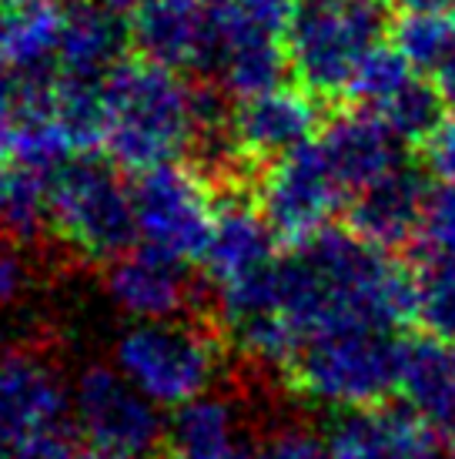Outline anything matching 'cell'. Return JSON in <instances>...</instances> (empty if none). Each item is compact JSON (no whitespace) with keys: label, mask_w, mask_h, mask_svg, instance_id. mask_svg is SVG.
I'll list each match as a JSON object with an SVG mask.
<instances>
[{"label":"cell","mask_w":455,"mask_h":459,"mask_svg":"<svg viewBox=\"0 0 455 459\" xmlns=\"http://www.w3.org/2000/svg\"><path fill=\"white\" fill-rule=\"evenodd\" d=\"M204 74L231 98H258L285 84L291 74L288 48L275 27L254 21L235 0H211V40L204 57Z\"/></svg>","instance_id":"obj_11"},{"label":"cell","mask_w":455,"mask_h":459,"mask_svg":"<svg viewBox=\"0 0 455 459\" xmlns=\"http://www.w3.org/2000/svg\"><path fill=\"white\" fill-rule=\"evenodd\" d=\"M111 362L161 409H181L208 395L225 352L215 332L188 319L131 322L111 349Z\"/></svg>","instance_id":"obj_5"},{"label":"cell","mask_w":455,"mask_h":459,"mask_svg":"<svg viewBox=\"0 0 455 459\" xmlns=\"http://www.w3.org/2000/svg\"><path fill=\"white\" fill-rule=\"evenodd\" d=\"M308 4H341V0H308Z\"/></svg>","instance_id":"obj_38"},{"label":"cell","mask_w":455,"mask_h":459,"mask_svg":"<svg viewBox=\"0 0 455 459\" xmlns=\"http://www.w3.org/2000/svg\"><path fill=\"white\" fill-rule=\"evenodd\" d=\"M104 4H111L117 11H134L138 7V0H104Z\"/></svg>","instance_id":"obj_37"},{"label":"cell","mask_w":455,"mask_h":459,"mask_svg":"<svg viewBox=\"0 0 455 459\" xmlns=\"http://www.w3.org/2000/svg\"><path fill=\"white\" fill-rule=\"evenodd\" d=\"M51 229V175L24 161H0V238L34 245Z\"/></svg>","instance_id":"obj_23"},{"label":"cell","mask_w":455,"mask_h":459,"mask_svg":"<svg viewBox=\"0 0 455 459\" xmlns=\"http://www.w3.org/2000/svg\"><path fill=\"white\" fill-rule=\"evenodd\" d=\"M194 144V88L154 61H121L104 81V148L121 168L177 161Z\"/></svg>","instance_id":"obj_2"},{"label":"cell","mask_w":455,"mask_h":459,"mask_svg":"<svg viewBox=\"0 0 455 459\" xmlns=\"http://www.w3.org/2000/svg\"><path fill=\"white\" fill-rule=\"evenodd\" d=\"M422 242L432 255L455 258V188L439 185L429 192L425 215H422Z\"/></svg>","instance_id":"obj_30"},{"label":"cell","mask_w":455,"mask_h":459,"mask_svg":"<svg viewBox=\"0 0 455 459\" xmlns=\"http://www.w3.org/2000/svg\"><path fill=\"white\" fill-rule=\"evenodd\" d=\"M335 459H455V449L408 406L345 409L329 426Z\"/></svg>","instance_id":"obj_13"},{"label":"cell","mask_w":455,"mask_h":459,"mask_svg":"<svg viewBox=\"0 0 455 459\" xmlns=\"http://www.w3.org/2000/svg\"><path fill=\"white\" fill-rule=\"evenodd\" d=\"M77 453L71 449V439L67 433L57 436H44V439H34L21 449H11L4 459H74Z\"/></svg>","instance_id":"obj_34"},{"label":"cell","mask_w":455,"mask_h":459,"mask_svg":"<svg viewBox=\"0 0 455 459\" xmlns=\"http://www.w3.org/2000/svg\"><path fill=\"white\" fill-rule=\"evenodd\" d=\"M131 44V21L104 0H74L64 7L57 77L104 84L114 67L124 61Z\"/></svg>","instance_id":"obj_17"},{"label":"cell","mask_w":455,"mask_h":459,"mask_svg":"<svg viewBox=\"0 0 455 459\" xmlns=\"http://www.w3.org/2000/svg\"><path fill=\"white\" fill-rule=\"evenodd\" d=\"M425 168L439 185L455 188V117H445V125L425 141Z\"/></svg>","instance_id":"obj_32"},{"label":"cell","mask_w":455,"mask_h":459,"mask_svg":"<svg viewBox=\"0 0 455 459\" xmlns=\"http://www.w3.org/2000/svg\"><path fill=\"white\" fill-rule=\"evenodd\" d=\"M275 242L262 208L228 198L218 204L215 231L204 252V268L215 281V302L228 329L275 308Z\"/></svg>","instance_id":"obj_7"},{"label":"cell","mask_w":455,"mask_h":459,"mask_svg":"<svg viewBox=\"0 0 455 459\" xmlns=\"http://www.w3.org/2000/svg\"><path fill=\"white\" fill-rule=\"evenodd\" d=\"M429 178L416 165H402L385 178L372 181L368 188L355 192L348 204L352 231L382 248L408 245L422 231V215L429 202Z\"/></svg>","instance_id":"obj_18"},{"label":"cell","mask_w":455,"mask_h":459,"mask_svg":"<svg viewBox=\"0 0 455 459\" xmlns=\"http://www.w3.org/2000/svg\"><path fill=\"white\" fill-rule=\"evenodd\" d=\"M322 148L348 195L362 192L372 181L405 165V141L385 125L379 111L372 115V108L331 117L322 134Z\"/></svg>","instance_id":"obj_16"},{"label":"cell","mask_w":455,"mask_h":459,"mask_svg":"<svg viewBox=\"0 0 455 459\" xmlns=\"http://www.w3.org/2000/svg\"><path fill=\"white\" fill-rule=\"evenodd\" d=\"M74 459H124V456H114V453H104V449H90V453L74 456Z\"/></svg>","instance_id":"obj_36"},{"label":"cell","mask_w":455,"mask_h":459,"mask_svg":"<svg viewBox=\"0 0 455 459\" xmlns=\"http://www.w3.org/2000/svg\"><path fill=\"white\" fill-rule=\"evenodd\" d=\"M71 385L51 359L24 349L0 352V453L64 433Z\"/></svg>","instance_id":"obj_12"},{"label":"cell","mask_w":455,"mask_h":459,"mask_svg":"<svg viewBox=\"0 0 455 459\" xmlns=\"http://www.w3.org/2000/svg\"><path fill=\"white\" fill-rule=\"evenodd\" d=\"M412 77H416V67L408 65V57L399 51V44H385V40H382V44H375V48L362 57L348 94L358 98V101L372 104V108H382V104L389 101L399 88H405Z\"/></svg>","instance_id":"obj_28"},{"label":"cell","mask_w":455,"mask_h":459,"mask_svg":"<svg viewBox=\"0 0 455 459\" xmlns=\"http://www.w3.org/2000/svg\"><path fill=\"white\" fill-rule=\"evenodd\" d=\"M175 459H245L248 439L238 406L225 395H198L194 403L175 409L167 426Z\"/></svg>","instance_id":"obj_21"},{"label":"cell","mask_w":455,"mask_h":459,"mask_svg":"<svg viewBox=\"0 0 455 459\" xmlns=\"http://www.w3.org/2000/svg\"><path fill=\"white\" fill-rule=\"evenodd\" d=\"M445 94L439 81L412 77L405 88H399L389 101L375 108L385 125L405 141V144H425L435 131L445 125Z\"/></svg>","instance_id":"obj_26"},{"label":"cell","mask_w":455,"mask_h":459,"mask_svg":"<svg viewBox=\"0 0 455 459\" xmlns=\"http://www.w3.org/2000/svg\"><path fill=\"white\" fill-rule=\"evenodd\" d=\"M392 27L395 17L389 0H302L285 27L291 74L312 98L335 101L352 91L362 57L389 38Z\"/></svg>","instance_id":"obj_3"},{"label":"cell","mask_w":455,"mask_h":459,"mask_svg":"<svg viewBox=\"0 0 455 459\" xmlns=\"http://www.w3.org/2000/svg\"><path fill=\"white\" fill-rule=\"evenodd\" d=\"M345 195L322 141H305L295 152L268 161L258 181V208L285 245H302L329 229Z\"/></svg>","instance_id":"obj_10"},{"label":"cell","mask_w":455,"mask_h":459,"mask_svg":"<svg viewBox=\"0 0 455 459\" xmlns=\"http://www.w3.org/2000/svg\"><path fill=\"white\" fill-rule=\"evenodd\" d=\"M392 40L416 71L442 74L455 61V13L452 11H405L395 17Z\"/></svg>","instance_id":"obj_24"},{"label":"cell","mask_w":455,"mask_h":459,"mask_svg":"<svg viewBox=\"0 0 455 459\" xmlns=\"http://www.w3.org/2000/svg\"><path fill=\"white\" fill-rule=\"evenodd\" d=\"M275 312L298 342L352 325L395 329L416 312V281L389 248L329 225L279 258Z\"/></svg>","instance_id":"obj_1"},{"label":"cell","mask_w":455,"mask_h":459,"mask_svg":"<svg viewBox=\"0 0 455 459\" xmlns=\"http://www.w3.org/2000/svg\"><path fill=\"white\" fill-rule=\"evenodd\" d=\"M71 416L90 449L141 459L167 436L161 406H154L114 362H90L71 385Z\"/></svg>","instance_id":"obj_9"},{"label":"cell","mask_w":455,"mask_h":459,"mask_svg":"<svg viewBox=\"0 0 455 459\" xmlns=\"http://www.w3.org/2000/svg\"><path fill=\"white\" fill-rule=\"evenodd\" d=\"M435 81H439V88H442V94H445V104L452 108V115H455V61L445 67L442 74H435Z\"/></svg>","instance_id":"obj_35"},{"label":"cell","mask_w":455,"mask_h":459,"mask_svg":"<svg viewBox=\"0 0 455 459\" xmlns=\"http://www.w3.org/2000/svg\"><path fill=\"white\" fill-rule=\"evenodd\" d=\"M61 27L57 0H0V54L21 74H57Z\"/></svg>","instance_id":"obj_22"},{"label":"cell","mask_w":455,"mask_h":459,"mask_svg":"<svg viewBox=\"0 0 455 459\" xmlns=\"http://www.w3.org/2000/svg\"><path fill=\"white\" fill-rule=\"evenodd\" d=\"M30 265H27L21 245H11L0 238V312H11L24 302V295L30 292Z\"/></svg>","instance_id":"obj_31"},{"label":"cell","mask_w":455,"mask_h":459,"mask_svg":"<svg viewBox=\"0 0 455 459\" xmlns=\"http://www.w3.org/2000/svg\"><path fill=\"white\" fill-rule=\"evenodd\" d=\"M402 345L395 329L352 325L318 332L305 339L298 356L291 359V383L305 399L339 412L375 406L399 389Z\"/></svg>","instance_id":"obj_4"},{"label":"cell","mask_w":455,"mask_h":459,"mask_svg":"<svg viewBox=\"0 0 455 459\" xmlns=\"http://www.w3.org/2000/svg\"><path fill=\"white\" fill-rule=\"evenodd\" d=\"M399 393L455 449V342L418 335L402 345Z\"/></svg>","instance_id":"obj_20"},{"label":"cell","mask_w":455,"mask_h":459,"mask_svg":"<svg viewBox=\"0 0 455 459\" xmlns=\"http://www.w3.org/2000/svg\"><path fill=\"white\" fill-rule=\"evenodd\" d=\"M231 128L252 161H275L312 141V131L318 128V108L308 91L302 94L275 88L258 98H245L235 108Z\"/></svg>","instance_id":"obj_19"},{"label":"cell","mask_w":455,"mask_h":459,"mask_svg":"<svg viewBox=\"0 0 455 459\" xmlns=\"http://www.w3.org/2000/svg\"><path fill=\"white\" fill-rule=\"evenodd\" d=\"M211 40V0H138L131 13V44L144 61L171 71H204Z\"/></svg>","instance_id":"obj_15"},{"label":"cell","mask_w":455,"mask_h":459,"mask_svg":"<svg viewBox=\"0 0 455 459\" xmlns=\"http://www.w3.org/2000/svg\"><path fill=\"white\" fill-rule=\"evenodd\" d=\"M416 281V312L425 332L455 342V258L425 252L418 268L412 272Z\"/></svg>","instance_id":"obj_27"},{"label":"cell","mask_w":455,"mask_h":459,"mask_svg":"<svg viewBox=\"0 0 455 459\" xmlns=\"http://www.w3.org/2000/svg\"><path fill=\"white\" fill-rule=\"evenodd\" d=\"M241 11H248L254 21H262V24L275 27V30H285L291 21V13H295V0H235Z\"/></svg>","instance_id":"obj_33"},{"label":"cell","mask_w":455,"mask_h":459,"mask_svg":"<svg viewBox=\"0 0 455 459\" xmlns=\"http://www.w3.org/2000/svg\"><path fill=\"white\" fill-rule=\"evenodd\" d=\"M51 229L84 262H114L138 242L134 195L117 161L71 158L51 175Z\"/></svg>","instance_id":"obj_6"},{"label":"cell","mask_w":455,"mask_h":459,"mask_svg":"<svg viewBox=\"0 0 455 459\" xmlns=\"http://www.w3.org/2000/svg\"><path fill=\"white\" fill-rule=\"evenodd\" d=\"M104 299L131 322L177 319L194 302V279L188 262L141 245L107 262Z\"/></svg>","instance_id":"obj_14"},{"label":"cell","mask_w":455,"mask_h":459,"mask_svg":"<svg viewBox=\"0 0 455 459\" xmlns=\"http://www.w3.org/2000/svg\"><path fill=\"white\" fill-rule=\"evenodd\" d=\"M138 238L154 252H165L181 262L204 258L215 231L218 204L208 178L194 165H167L138 171L131 185Z\"/></svg>","instance_id":"obj_8"},{"label":"cell","mask_w":455,"mask_h":459,"mask_svg":"<svg viewBox=\"0 0 455 459\" xmlns=\"http://www.w3.org/2000/svg\"><path fill=\"white\" fill-rule=\"evenodd\" d=\"M245 459H335L329 439L305 429L298 422H285L268 429L262 439H254Z\"/></svg>","instance_id":"obj_29"},{"label":"cell","mask_w":455,"mask_h":459,"mask_svg":"<svg viewBox=\"0 0 455 459\" xmlns=\"http://www.w3.org/2000/svg\"><path fill=\"white\" fill-rule=\"evenodd\" d=\"M38 111H57V74H21L0 54V161L11 158L21 121Z\"/></svg>","instance_id":"obj_25"}]
</instances>
